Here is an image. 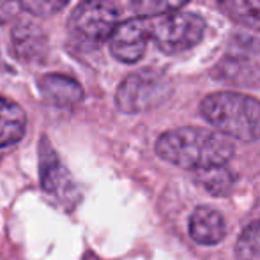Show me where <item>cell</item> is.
I'll return each mask as SVG.
<instances>
[{
  "mask_svg": "<svg viewBox=\"0 0 260 260\" xmlns=\"http://www.w3.org/2000/svg\"><path fill=\"white\" fill-rule=\"evenodd\" d=\"M174 85L163 71L147 68L124 78L115 94V105L124 113H140L163 105Z\"/></svg>",
  "mask_w": 260,
  "mask_h": 260,
  "instance_id": "3957f363",
  "label": "cell"
},
{
  "mask_svg": "<svg viewBox=\"0 0 260 260\" xmlns=\"http://www.w3.org/2000/svg\"><path fill=\"white\" fill-rule=\"evenodd\" d=\"M195 182L204 188L207 193L214 197L229 195L232 191V186L236 182V175L223 165V167H212L206 170L195 172Z\"/></svg>",
  "mask_w": 260,
  "mask_h": 260,
  "instance_id": "7c38bea8",
  "label": "cell"
},
{
  "mask_svg": "<svg viewBox=\"0 0 260 260\" xmlns=\"http://www.w3.org/2000/svg\"><path fill=\"white\" fill-rule=\"evenodd\" d=\"M218 4L230 20L260 30V0H218Z\"/></svg>",
  "mask_w": 260,
  "mask_h": 260,
  "instance_id": "4fadbf2b",
  "label": "cell"
},
{
  "mask_svg": "<svg viewBox=\"0 0 260 260\" xmlns=\"http://www.w3.org/2000/svg\"><path fill=\"white\" fill-rule=\"evenodd\" d=\"M66 181H69V175L55 152L50 149L46 142L41 145V184L46 191L57 193L62 191L66 186Z\"/></svg>",
  "mask_w": 260,
  "mask_h": 260,
  "instance_id": "8fae6325",
  "label": "cell"
},
{
  "mask_svg": "<svg viewBox=\"0 0 260 260\" xmlns=\"http://www.w3.org/2000/svg\"><path fill=\"white\" fill-rule=\"evenodd\" d=\"M119 25V11L106 0L82 2L69 18V30L85 43H103Z\"/></svg>",
  "mask_w": 260,
  "mask_h": 260,
  "instance_id": "5b68a950",
  "label": "cell"
},
{
  "mask_svg": "<svg viewBox=\"0 0 260 260\" xmlns=\"http://www.w3.org/2000/svg\"><path fill=\"white\" fill-rule=\"evenodd\" d=\"M27 117L16 103L0 98V147H9L25 135Z\"/></svg>",
  "mask_w": 260,
  "mask_h": 260,
  "instance_id": "30bf717a",
  "label": "cell"
},
{
  "mask_svg": "<svg viewBox=\"0 0 260 260\" xmlns=\"http://www.w3.org/2000/svg\"><path fill=\"white\" fill-rule=\"evenodd\" d=\"M39 90L48 103L71 108L83 100V89L76 80L64 75H45L39 78Z\"/></svg>",
  "mask_w": 260,
  "mask_h": 260,
  "instance_id": "ba28073f",
  "label": "cell"
},
{
  "mask_svg": "<svg viewBox=\"0 0 260 260\" xmlns=\"http://www.w3.org/2000/svg\"><path fill=\"white\" fill-rule=\"evenodd\" d=\"M13 46L18 57L25 62H36L46 52L45 32L34 23L21 21L13 28Z\"/></svg>",
  "mask_w": 260,
  "mask_h": 260,
  "instance_id": "9c48e42d",
  "label": "cell"
},
{
  "mask_svg": "<svg viewBox=\"0 0 260 260\" xmlns=\"http://www.w3.org/2000/svg\"><path fill=\"white\" fill-rule=\"evenodd\" d=\"M83 2H89V0H83Z\"/></svg>",
  "mask_w": 260,
  "mask_h": 260,
  "instance_id": "ac0fdd59",
  "label": "cell"
},
{
  "mask_svg": "<svg viewBox=\"0 0 260 260\" xmlns=\"http://www.w3.org/2000/svg\"><path fill=\"white\" fill-rule=\"evenodd\" d=\"M20 0H0V23H9L20 13Z\"/></svg>",
  "mask_w": 260,
  "mask_h": 260,
  "instance_id": "e0dca14e",
  "label": "cell"
},
{
  "mask_svg": "<svg viewBox=\"0 0 260 260\" xmlns=\"http://www.w3.org/2000/svg\"><path fill=\"white\" fill-rule=\"evenodd\" d=\"M149 36L154 45L167 55L184 53L197 46L206 34V21L193 13H170L147 18Z\"/></svg>",
  "mask_w": 260,
  "mask_h": 260,
  "instance_id": "277c9868",
  "label": "cell"
},
{
  "mask_svg": "<svg viewBox=\"0 0 260 260\" xmlns=\"http://www.w3.org/2000/svg\"><path fill=\"white\" fill-rule=\"evenodd\" d=\"M156 152L167 163L197 172L223 167L234 156V144L218 131L186 126L161 135Z\"/></svg>",
  "mask_w": 260,
  "mask_h": 260,
  "instance_id": "6da1fadb",
  "label": "cell"
},
{
  "mask_svg": "<svg viewBox=\"0 0 260 260\" xmlns=\"http://www.w3.org/2000/svg\"><path fill=\"white\" fill-rule=\"evenodd\" d=\"M189 236L199 244H218L225 237V221L221 212L206 206L197 207L189 216Z\"/></svg>",
  "mask_w": 260,
  "mask_h": 260,
  "instance_id": "52a82bcc",
  "label": "cell"
},
{
  "mask_svg": "<svg viewBox=\"0 0 260 260\" xmlns=\"http://www.w3.org/2000/svg\"><path fill=\"white\" fill-rule=\"evenodd\" d=\"M69 0H20V6L27 13L38 18H50L68 6Z\"/></svg>",
  "mask_w": 260,
  "mask_h": 260,
  "instance_id": "2e32d148",
  "label": "cell"
},
{
  "mask_svg": "<svg viewBox=\"0 0 260 260\" xmlns=\"http://www.w3.org/2000/svg\"><path fill=\"white\" fill-rule=\"evenodd\" d=\"M200 113L223 137L260 140V101L255 98L239 92L209 94L200 103Z\"/></svg>",
  "mask_w": 260,
  "mask_h": 260,
  "instance_id": "7a4b0ae2",
  "label": "cell"
},
{
  "mask_svg": "<svg viewBox=\"0 0 260 260\" xmlns=\"http://www.w3.org/2000/svg\"><path fill=\"white\" fill-rule=\"evenodd\" d=\"M149 36L147 18H131L119 23L110 36V50L117 60L124 64H135L145 55Z\"/></svg>",
  "mask_w": 260,
  "mask_h": 260,
  "instance_id": "8992f818",
  "label": "cell"
},
{
  "mask_svg": "<svg viewBox=\"0 0 260 260\" xmlns=\"http://www.w3.org/2000/svg\"><path fill=\"white\" fill-rule=\"evenodd\" d=\"M237 260H260V221L251 223L241 234L236 246Z\"/></svg>",
  "mask_w": 260,
  "mask_h": 260,
  "instance_id": "9a60e30c",
  "label": "cell"
},
{
  "mask_svg": "<svg viewBox=\"0 0 260 260\" xmlns=\"http://www.w3.org/2000/svg\"><path fill=\"white\" fill-rule=\"evenodd\" d=\"M189 0H133L131 9L137 18H157L165 14L177 13Z\"/></svg>",
  "mask_w": 260,
  "mask_h": 260,
  "instance_id": "5bb4252c",
  "label": "cell"
}]
</instances>
